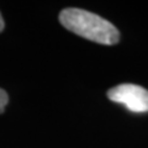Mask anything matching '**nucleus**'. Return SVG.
Listing matches in <instances>:
<instances>
[{"label":"nucleus","mask_w":148,"mask_h":148,"mask_svg":"<svg viewBox=\"0 0 148 148\" xmlns=\"http://www.w3.org/2000/svg\"><path fill=\"white\" fill-rule=\"evenodd\" d=\"M59 21L67 30L100 45H115L120 40L119 30L111 22L86 10L64 9Z\"/></svg>","instance_id":"obj_1"},{"label":"nucleus","mask_w":148,"mask_h":148,"mask_svg":"<svg viewBox=\"0 0 148 148\" xmlns=\"http://www.w3.org/2000/svg\"><path fill=\"white\" fill-rule=\"evenodd\" d=\"M108 98L132 112L148 111V90L136 84H120L108 91Z\"/></svg>","instance_id":"obj_2"},{"label":"nucleus","mask_w":148,"mask_h":148,"mask_svg":"<svg viewBox=\"0 0 148 148\" xmlns=\"http://www.w3.org/2000/svg\"><path fill=\"white\" fill-rule=\"evenodd\" d=\"M9 101V96L6 94V91L4 89H0V114L4 112V109Z\"/></svg>","instance_id":"obj_3"},{"label":"nucleus","mask_w":148,"mask_h":148,"mask_svg":"<svg viewBox=\"0 0 148 148\" xmlns=\"http://www.w3.org/2000/svg\"><path fill=\"white\" fill-rule=\"evenodd\" d=\"M4 20H3V17H1V15H0V32H1L3 30H4Z\"/></svg>","instance_id":"obj_4"}]
</instances>
